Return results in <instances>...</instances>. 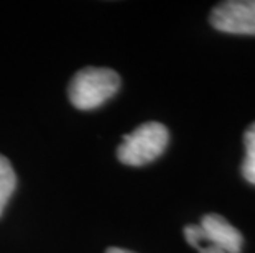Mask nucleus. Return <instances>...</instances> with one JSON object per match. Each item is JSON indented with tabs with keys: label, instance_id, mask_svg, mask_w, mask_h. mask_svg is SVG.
<instances>
[{
	"label": "nucleus",
	"instance_id": "39448f33",
	"mask_svg": "<svg viewBox=\"0 0 255 253\" xmlns=\"http://www.w3.org/2000/svg\"><path fill=\"white\" fill-rule=\"evenodd\" d=\"M15 187H17V174L12 168V163L0 155V215L12 197Z\"/></svg>",
	"mask_w": 255,
	"mask_h": 253
},
{
	"label": "nucleus",
	"instance_id": "f257e3e1",
	"mask_svg": "<svg viewBox=\"0 0 255 253\" xmlns=\"http://www.w3.org/2000/svg\"><path fill=\"white\" fill-rule=\"evenodd\" d=\"M121 89V78L109 68H84L73 76L68 87L71 104L79 110H92L106 104Z\"/></svg>",
	"mask_w": 255,
	"mask_h": 253
},
{
	"label": "nucleus",
	"instance_id": "7ed1b4c3",
	"mask_svg": "<svg viewBox=\"0 0 255 253\" xmlns=\"http://www.w3.org/2000/svg\"><path fill=\"white\" fill-rule=\"evenodd\" d=\"M209 21L222 33L255 36V0L221 2L213 8Z\"/></svg>",
	"mask_w": 255,
	"mask_h": 253
},
{
	"label": "nucleus",
	"instance_id": "f03ea898",
	"mask_svg": "<svg viewBox=\"0 0 255 253\" xmlns=\"http://www.w3.org/2000/svg\"><path fill=\"white\" fill-rule=\"evenodd\" d=\"M168 142L170 132L163 123L146 122L132 133L124 135L121 147L117 148V158L128 166L148 165L163 155Z\"/></svg>",
	"mask_w": 255,
	"mask_h": 253
},
{
	"label": "nucleus",
	"instance_id": "20e7f679",
	"mask_svg": "<svg viewBox=\"0 0 255 253\" xmlns=\"http://www.w3.org/2000/svg\"><path fill=\"white\" fill-rule=\"evenodd\" d=\"M198 225L201 229L198 249L203 245H213L226 253H241L244 244L242 235L222 215L208 214L201 219V224Z\"/></svg>",
	"mask_w": 255,
	"mask_h": 253
},
{
	"label": "nucleus",
	"instance_id": "423d86ee",
	"mask_svg": "<svg viewBox=\"0 0 255 253\" xmlns=\"http://www.w3.org/2000/svg\"><path fill=\"white\" fill-rule=\"evenodd\" d=\"M244 147L246 158L242 161V176L247 182L255 186V122L251 123L244 133Z\"/></svg>",
	"mask_w": 255,
	"mask_h": 253
},
{
	"label": "nucleus",
	"instance_id": "0eeeda50",
	"mask_svg": "<svg viewBox=\"0 0 255 253\" xmlns=\"http://www.w3.org/2000/svg\"><path fill=\"white\" fill-rule=\"evenodd\" d=\"M199 253H226L224 250L218 249V247H213V245H203L199 247Z\"/></svg>",
	"mask_w": 255,
	"mask_h": 253
},
{
	"label": "nucleus",
	"instance_id": "6e6552de",
	"mask_svg": "<svg viewBox=\"0 0 255 253\" xmlns=\"http://www.w3.org/2000/svg\"><path fill=\"white\" fill-rule=\"evenodd\" d=\"M106 253H135V252H130L126 249H119V247H111V249L106 250Z\"/></svg>",
	"mask_w": 255,
	"mask_h": 253
}]
</instances>
